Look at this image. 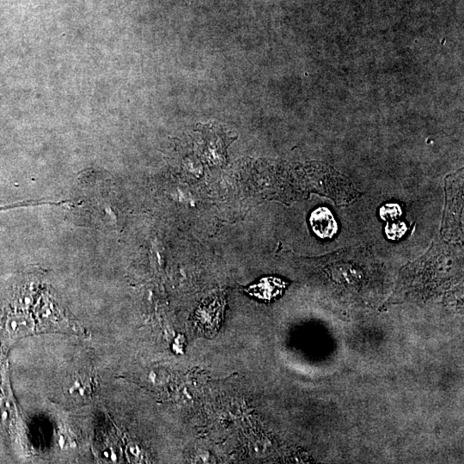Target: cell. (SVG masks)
Instances as JSON below:
<instances>
[{
    "label": "cell",
    "mask_w": 464,
    "mask_h": 464,
    "mask_svg": "<svg viewBox=\"0 0 464 464\" xmlns=\"http://www.w3.org/2000/svg\"><path fill=\"white\" fill-rule=\"evenodd\" d=\"M2 418H3V419H6V418H7V413H6V412H4L3 414H2Z\"/></svg>",
    "instance_id": "3"
},
{
    "label": "cell",
    "mask_w": 464,
    "mask_h": 464,
    "mask_svg": "<svg viewBox=\"0 0 464 464\" xmlns=\"http://www.w3.org/2000/svg\"><path fill=\"white\" fill-rule=\"evenodd\" d=\"M309 223L314 232L321 238H333L338 229L333 214L326 207H319L313 212Z\"/></svg>",
    "instance_id": "1"
},
{
    "label": "cell",
    "mask_w": 464,
    "mask_h": 464,
    "mask_svg": "<svg viewBox=\"0 0 464 464\" xmlns=\"http://www.w3.org/2000/svg\"><path fill=\"white\" fill-rule=\"evenodd\" d=\"M284 287L285 284L281 280L275 278H266L262 279L258 284L245 289V291L258 299L270 300L281 292Z\"/></svg>",
    "instance_id": "2"
}]
</instances>
